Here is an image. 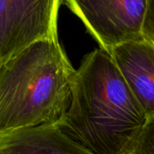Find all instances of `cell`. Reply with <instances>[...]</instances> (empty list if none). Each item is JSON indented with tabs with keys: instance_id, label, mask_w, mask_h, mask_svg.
<instances>
[{
	"instance_id": "6da1fadb",
	"label": "cell",
	"mask_w": 154,
	"mask_h": 154,
	"mask_svg": "<svg viewBox=\"0 0 154 154\" xmlns=\"http://www.w3.org/2000/svg\"><path fill=\"white\" fill-rule=\"evenodd\" d=\"M148 120L111 54L98 48L74 71L68 108L54 125L93 154H123Z\"/></svg>"
},
{
	"instance_id": "7a4b0ae2",
	"label": "cell",
	"mask_w": 154,
	"mask_h": 154,
	"mask_svg": "<svg viewBox=\"0 0 154 154\" xmlns=\"http://www.w3.org/2000/svg\"><path fill=\"white\" fill-rule=\"evenodd\" d=\"M74 71L58 39L36 41L0 64V133L57 122Z\"/></svg>"
},
{
	"instance_id": "3957f363",
	"label": "cell",
	"mask_w": 154,
	"mask_h": 154,
	"mask_svg": "<svg viewBox=\"0 0 154 154\" xmlns=\"http://www.w3.org/2000/svg\"><path fill=\"white\" fill-rule=\"evenodd\" d=\"M63 0H0V64L31 44L58 39Z\"/></svg>"
},
{
	"instance_id": "277c9868",
	"label": "cell",
	"mask_w": 154,
	"mask_h": 154,
	"mask_svg": "<svg viewBox=\"0 0 154 154\" xmlns=\"http://www.w3.org/2000/svg\"><path fill=\"white\" fill-rule=\"evenodd\" d=\"M63 3L107 52L123 43L142 39L148 0H63Z\"/></svg>"
},
{
	"instance_id": "5b68a950",
	"label": "cell",
	"mask_w": 154,
	"mask_h": 154,
	"mask_svg": "<svg viewBox=\"0 0 154 154\" xmlns=\"http://www.w3.org/2000/svg\"><path fill=\"white\" fill-rule=\"evenodd\" d=\"M108 53L148 119L154 118V45L140 39Z\"/></svg>"
},
{
	"instance_id": "8992f818",
	"label": "cell",
	"mask_w": 154,
	"mask_h": 154,
	"mask_svg": "<svg viewBox=\"0 0 154 154\" xmlns=\"http://www.w3.org/2000/svg\"><path fill=\"white\" fill-rule=\"evenodd\" d=\"M0 154H93L54 124L0 133Z\"/></svg>"
},
{
	"instance_id": "52a82bcc",
	"label": "cell",
	"mask_w": 154,
	"mask_h": 154,
	"mask_svg": "<svg viewBox=\"0 0 154 154\" xmlns=\"http://www.w3.org/2000/svg\"><path fill=\"white\" fill-rule=\"evenodd\" d=\"M123 154H154V118L148 120L140 134Z\"/></svg>"
},
{
	"instance_id": "ba28073f",
	"label": "cell",
	"mask_w": 154,
	"mask_h": 154,
	"mask_svg": "<svg viewBox=\"0 0 154 154\" xmlns=\"http://www.w3.org/2000/svg\"><path fill=\"white\" fill-rule=\"evenodd\" d=\"M141 37L154 45V0H148L141 26Z\"/></svg>"
}]
</instances>
